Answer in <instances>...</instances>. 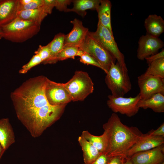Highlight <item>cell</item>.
Returning <instances> with one entry per match:
<instances>
[{"label":"cell","instance_id":"e575fe53","mask_svg":"<svg viewBox=\"0 0 164 164\" xmlns=\"http://www.w3.org/2000/svg\"><path fill=\"white\" fill-rule=\"evenodd\" d=\"M162 58H164V49L162 50L160 52L148 57L146 58L145 59L146 60L147 63L149 64L153 61Z\"/></svg>","mask_w":164,"mask_h":164},{"label":"cell","instance_id":"83f0119b","mask_svg":"<svg viewBox=\"0 0 164 164\" xmlns=\"http://www.w3.org/2000/svg\"><path fill=\"white\" fill-rule=\"evenodd\" d=\"M42 62V60L40 56L37 54H35L27 63L22 67L19 73L20 74L26 73L32 68Z\"/></svg>","mask_w":164,"mask_h":164},{"label":"cell","instance_id":"603a6c76","mask_svg":"<svg viewBox=\"0 0 164 164\" xmlns=\"http://www.w3.org/2000/svg\"><path fill=\"white\" fill-rule=\"evenodd\" d=\"M79 48L75 47H67L63 48L60 52L53 58L48 60L42 63H55L58 61H62L69 58L74 59L76 56H77Z\"/></svg>","mask_w":164,"mask_h":164},{"label":"cell","instance_id":"d4e9b609","mask_svg":"<svg viewBox=\"0 0 164 164\" xmlns=\"http://www.w3.org/2000/svg\"><path fill=\"white\" fill-rule=\"evenodd\" d=\"M65 36L64 34L61 32L55 36L52 41L49 43L50 51V57L43 62L54 57L63 49Z\"/></svg>","mask_w":164,"mask_h":164},{"label":"cell","instance_id":"ab89813d","mask_svg":"<svg viewBox=\"0 0 164 164\" xmlns=\"http://www.w3.org/2000/svg\"><path fill=\"white\" fill-rule=\"evenodd\" d=\"M160 164H164V162L162 163H161Z\"/></svg>","mask_w":164,"mask_h":164},{"label":"cell","instance_id":"4316f807","mask_svg":"<svg viewBox=\"0 0 164 164\" xmlns=\"http://www.w3.org/2000/svg\"><path fill=\"white\" fill-rule=\"evenodd\" d=\"M77 56L80 57V61L82 63L95 66L102 70L101 66L97 60L88 53L80 50Z\"/></svg>","mask_w":164,"mask_h":164},{"label":"cell","instance_id":"3957f363","mask_svg":"<svg viewBox=\"0 0 164 164\" xmlns=\"http://www.w3.org/2000/svg\"><path fill=\"white\" fill-rule=\"evenodd\" d=\"M41 24L17 17L10 23L1 26L3 38L13 42L21 43L31 38L39 31Z\"/></svg>","mask_w":164,"mask_h":164},{"label":"cell","instance_id":"5b68a950","mask_svg":"<svg viewBox=\"0 0 164 164\" xmlns=\"http://www.w3.org/2000/svg\"><path fill=\"white\" fill-rule=\"evenodd\" d=\"M105 80L112 96L122 97L132 89V84L128 73L124 72L119 63H112L107 73Z\"/></svg>","mask_w":164,"mask_h":164},{"label":"cell","instance_id":"f546056e","mask_svg":"<svg viewBox=\"0 0 164 164\" xmlns=\"http://www.w3.org/2000/svg\"><path fill=\"white\" fill-rule=\"evenodd\" d=\"M34 53L35 54H37L40 56L42 60V63L45 61L49 58L50 55V51L49 43L44 46L40 45Z\"/></svg>","mask_w":164,"mask_h":164},{"label":"cell","instance_id":"d6a6232c","mask_svg":"<svg viewBox=\"0 0 164 164\" xmlns=\"http://www.w3.org/2000/svg\"><path fill=\"white\" fill-rule=\"evenodd\" d=\"M111 157L105 153H102L91 164H108Z\"/></svg>","mask_w":164,"mask_h":164},{"label":"cell","instance_id":"f35d334b","mask_svg":"<svg viewBox=\"0 0 164 164\" xmlns=\"http://www.w3.org/2000/svg\"><path fill=\"white\" fill-rule=\"evenodd\" d=\"M3 33L1 26H0V39L3 38Z\"/></svg>","mask_w":164,"mask_h":164},{"label":"cell","instance_id":"9c48e42d","mask_svg":"<svg viewBox=\"0 0 164 164\" xmlns=\"http://www.w3.org/2000/svg\"><path fill=\"white\" fill-rule=\"evenodd\" d=\"M140 100L149 98L153 94H164V78L145 73L138 77Z\"/></svg>","mask_w":164,"mask_h":164},{"label":"cell","instance_id":"d6986e66","mask_svg":"<svg viewBox=\"0 0 164 164\" xmlns=\"http://www.w3.org/2000/svg\"><path fill=\"white\" fill-rule=\"evenodd\" d=\"M78 141L83 152L84 164H92L102 153L81 135L78 137Z\"/></svg>","mask_w":164,"mask_h":164},{"label":"cell","instance_id":"4dcf8cb0","mask_svg":"<svg viewBox=\"0 0 164 164\" xmlns=\"http://www.w3.org/2000/svg\"><path fill=\"white\" fill-rule=\"evenodd\" d=\"M71 0H55V7L60 11L67 12V6L72 2Z\"/></svg>","mask_w":164,"mask_h":164},{"label":"cell","instance_id":"277c9868","mask_svg":"<svg viewBox=\"0 0 164 164\" xmlns=\"http://www.w3.org/2000/svg\"><path fill=\"white\" fill-rule=\"evenodd\" d=\"M73 101H83L94 90V84L88 73L82 70L76 71L72 77L63 83Z\"/></svg>","mask_w":164,"mask_h":164},{"label":"cell","instance_id":"9a60e30c","mask_svg":"<svg viewBox=\"0 0 164 164\" xmlns=\"http://www.w3.org/2000/svg\"><path fill=\"white\" fill-rule=\"evenodd\" d=\"M18 0H0V26L7 25L17 17Z\"/></svg>","mask_w":164,"mask_h":164},{"label":"cell","instance_id":"8992f818","mask_svg":"<svg viewBox=\"0 0 164 164\" xmlns=\"http://www.w3.org/2000/svg\"><path fill=\"white\" fill-rule=\"evenodd\" d=\"M88 33L115 58L123 71L128 73L124 55L118 49L113 33L99 22L96 30L94 32L89 31Z\"/></svg>","mask_w":164,"mask_h":164},{"label":"cell","instance_id":"1f68e13d","mask_svg":"<svg viewBox=\"0 0 164 164\" xmlns=\"http://www.w3.org/2000/svg\"><path fill=\"white\" fill-rule=\"evenodd\" d=\"M55 0H43V6L48 14H50L55 6Z\"/></svg>","mask_w":164,"mask_h":164},{"label":"cell","instance_id":"ffe728a7","mask_svg":"<svg viewBox=\"0 0 164 164\" xmlns=\"http://www.w3.org/2000/svg\"><path fill=\"white\" fill-rule=\"evenodd\" d=\"M111 3L110 1L101 0L100 3L96 11L98 13V22L113 33L111 17Z\"/></svg>","mask_w":164,"mask_h":164},{"label":"cell","instance_id":"6da1fadb","mask_svg":"<svg viewBox=\"0 0 164 164\" xmlns=\"http://www.w3.org/2000/svg\"><path fill=\"white\" fill-rule=\"evenodd\" d=\"M47 78L43 75L30 78L10 94L18 119L34 138L60 118L67 104H49L45 92Z\"/></svg>","mask_w":164,"mask_h":164},{"label":"cell","instance_id":"484cf974","mask_svg":"<svg viewBox=\"0 0 164 164\" xmlns=\"http://www.w3.org/2000/svg\"><path fill=\"white\" fill-rule=\"evenodd\" d=\"M148 66L145 74L164 78V58L152 62Z\"/></svg>","mask_w":164,"mask_h":164},{"label":"cell","instance_id":"4fadbf2b","mask_svg":"<svg viewBox=\"0 0 164 164\" xmlns=\"http://www.w3.org/2000/svg\"><path fill=\"white\" fill-rule=\"evenodd\" d=\"M70 23L73 27L70 32L65 36L63 48L67 47L79 48L84 41L89 31L84 26L82 21L77 19H74Z\"/></svg>","mask_w":164,"mask_h":164},{"label":"cell","instance_id":"ba28073f","mask_svg":"<svg viewBox=\"0 0 164 164\" xmlns=\"http://www.w3.org/2000/svg\"><path fill=\"white\" fill-rule=\"evenodd\" d=\"M108 98L107 105L114 113H119L131 117L136 114L140 109L137 106L140 100L139 94L135 97H115L111 94Z\"/></svg>","mask_w":164,"mask_h":164},{"label":"cell","instance_id":"7a4b0ae2","mask_svg":"<svg viewBox=\"0 0 164 164\" xmlns=\"http://www.w3.org/2000/svg\"><path fill=\"white\" fill-rule=\"evenodd\" d=\"M103 128L106 144L104 153L110 157L119 155L126 158V152L143 135L137 127L123 124L114 113L104 124Z\"/></svg>","mask_w":164,"mask_h":164},{"label":"cell","instance_id":"ac0fdd59","mask_svg":"<svg viewBox=\"0 0 164 164\" xmlns=\"http://www.w3.org/2000/svg\"><path fill=\"white\" fill-rule=\"evenodd\" d=\"M137 106L139 108H150L155 112L163 113L164 112V94L156 93L146 99L140 100Z\"/></svg>","mask_w":164,"mask_h":164},{"label":"cell","instance_id":"836d02e7","mask_svg":"<svg viewBox=\"0 0 164 164\" xmlns=\"http://www.w3.org/2000/svg\"><path fill=\"white\" fill-rule=\"evenodd\" d=\"M150 135L164 137V123H162L156 130H152L148 132Z\"/></svg>","mask_w":164,"mask_h":164},{"label":"cell","instance_id":"f1b7e54d","mask_svg":"<svg viewBox=\"0 0 164 164\" xmlns=\"http://www.w3.org/2000/svg\"><path fill=\"white\" fill-rule=\"evenodd\" d=\"M43 4V0H32L29 3L24 5L18 3V11L33 9L42 7Z\"/></svg>","mask_w":164,"mask_h":164},{"label":"cell","instance_id":"7c38bea8","mask_svg":"<svg viewBox=\"0 0 164 164\" xmlns=\"http://www.w3.org/2000/svg\"><path fill=\"white\" fill-rule=\"evenodd\" d=\"M164 144L151 149L136 153L129 158L133 164H160L164 161Z\"/></svg>","mask_w":164,"mask_h":164},{"label":"cell","instance_id":"44dd1931","mask_svg":"<svg viewBox=\"0 0 164 164\" xmlns=\"http://www.w3.org/2000/svg\"><path fill=\"white\" fill-rule=\"evenodd\" d=\"M101 2V0H74L72 1L73 7L68 9L67 12H73L82 17L87 14V10H96Z\"/></svg>","mask_w":164,"mask_h":164},{"label":"cell","instance_id":"5bb4252c","mask_svg":"<svg viewBox=\"0 0 164 164\" xmlns=\"http://www.w3.org/2000/svg\"><path fill=\"white\" fill-rule=\"evenodd\" d=\"M164 143V137L154 136L148 133L141 138L126 152L125 157L129 158L137 152L149 150Z\"/></svg>","mask_w":164,"mask_h":164},{"label":"cell","instance_id":"cb8c5ba5","mask_svg":"<svg viewBox=\"0 0 164 164\" xmlns=\"http://www.w3.org/2000/svg\"><path fill=\"white\" fill-rule=\"evenodd\" d=\"M81 135L100 152L102 153L105 152V141L103 134L100 136H96L91 134L88 131H84Z\"/></svg>","mask_w":164,"mask_h":164},{"label":"cell","instance_id":"2e32d148","mask_svg":"<svg viewBox=\"0 0 164 164\" xmlns=\"http://www.w3.org/2000/svg\"><path fill=\"white\" fill-rule=\"evenodd\" d=\"M144 26L146 34L155 37L159 38L164 31V20L156 14L149 15L145 20Z\"/></svg>","mask_w":164,"mask_h":164},{"label":"cell","instance_id":"7402d4cb","mask_svg":"<svg viewBox=\"0 0 164 164\" xmlns=\"http://www.w3.org/2000/svg\"><path fill=\"white\" fill-rule=\"evenodd\" d=\"M48 14L42 6L40 8L29 10L19 11L17 17L25 20L37 22H41Z\"/></svg>","mask_w":164,"mask_h":164},{"label":"cell","instance_id":"8fae6325","mask_svg":"<svg viewBox=\"0 0 164 164\" xmlns=\"http://www.w3.org/2000/svg\"><path fill=\"white\" fill-rule=\"evenodd\" d=\"M138 43L137 56L141 60L157 53L164 46V43L161 39L147 34L142 35Z\"/></svg>","mask_w":164,"mask_h":164},{"label":"cell","instance_id":"74e56055","mask_svg":"<svg viewBox=\"0 0 164 164\" xmlns=\"http://www.w3.org/2000/svg\"><path fill=\"white\" fill-rule=\"evenodd\" d=\"M122 164H133L129 158H126Z\"/></svg>","mask_w":164,"mask_h":164},{"label":"cell","instance_id":"52a82bcc","mask_svg":"<svg viewBox=\"0 0 164 164\" xmlns=\"http://www.w3.org/2000/svg\"><path fill=\"white\" fill-rule=\"evenodd\" d=\"M80 50L86 53L95 58L106 73L108 71L116 59L105 49L88 33L83 43L79 47Z\"/></svg>","mask_w":164,"mask_h":164},{"label":"cell","instance_id":"30bf717a","mask_svg":"<svg viewBox=\"0 0 164 164\" xmlns=\"http://www.w3.org/2000/svg\"><path fill=\"white\" fill-rule=\"evenodd\" d=\"M45 92L48 102L52 105L67 104L72 101L69 93L63 83H56L48 78Z\"/></svg>","mask_w":164,"mask_h":164},{"label":"cell","instance_id":"d590c367","mask_svg":"<svg viewBox=\"0 0 164 164\" xmlns=\"http://www.w3.org/2000/svg\"><path fill=\"white\" fill-rule=\"evenodd\" d=\"M126 158L121 156H114L111 157L108 164H122Z\"/></svg>","mask_w":164,"mask_h":164},{"label":"cell","instance_id":"e0dca14e","mask_svg":"<svg viewBox=\"0 0 164 164\" xmlns=\"http://www.w3.org/2000/svg\"><path fill=\"white\" fill-rule=\"evenodd\" d=\"M15 142L13 128L8 118L0 119V143L5 151Z\"/></svg>","mask_w":164,"mask_h":164},{"label":"cell","instance_id":"8d00e7d4","mask_svg":"<svg viewBox=\"0 0 164 164\" xmlns=\"http://www.w3.org/2000/svg\"><path fill=\"white\" fill-rule=\"evenodd\" d=\"M5 151L0 143V160Z\"/></svg>","mask_w":164,"mask_h":164}]
</instances>
